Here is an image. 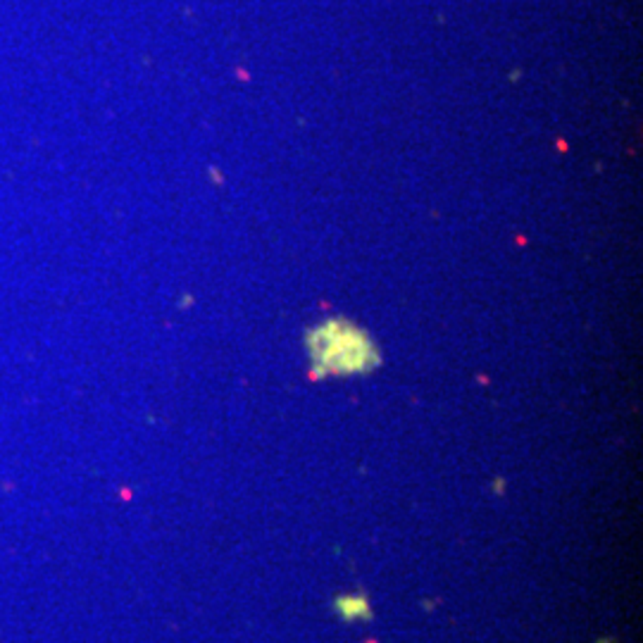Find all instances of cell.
<instances>
[{
    "label": "cell",
    "mask_w": 643,
    "mask_h": 643,
    "mask_svg": "<svg viewBox=\"0 0 643 643\" xmlns=\"http://www.w3.org/2000/svg\"><path fill=\"white\" fill-rule=\"evenodd\" d=\"M336 608L341 610L346 619H355L357 615H360V617H367L369 615L367 600L364 598H341V600H336Z\"/></svg>",
    "instance_id": "2"
},
{
    "label": "cell",
    "mask_w": 643,
    "mask_h": 643,
    "mask_svg": "<svg viewBox=\"0 0 643 643\" xmlns=\"http://www.w3.org/2000/svg\"><path fill=\"white\" fill-rule=\"evenodd\" d=\"M310 348L317 364H324V369H329L331 374L364 372L377 362V353L362 331L334 322L315 331Z\"/></svg>",
    "instance_id": "1"
}]
</instances>
